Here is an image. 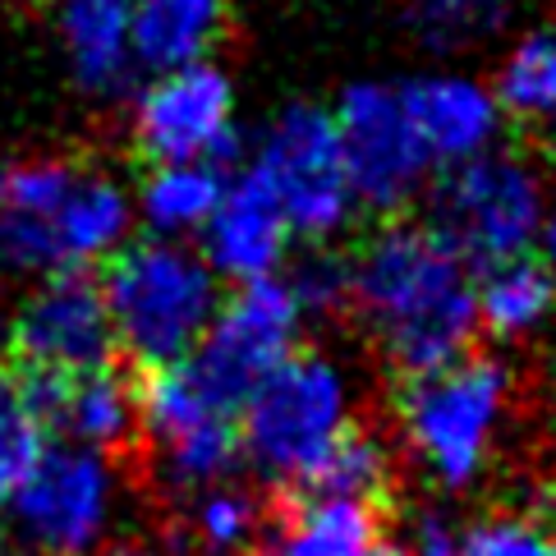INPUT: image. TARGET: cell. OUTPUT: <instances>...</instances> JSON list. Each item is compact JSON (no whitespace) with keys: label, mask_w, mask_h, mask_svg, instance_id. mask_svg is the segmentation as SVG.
Here are the masks:
<instances>
[{"label":"cell","mask_w":556,"mask_h":556,"mask_svg":"<svg viewBox=\"0 0 556 556\" xmlns=\"http://www.w3.org/2000/svg\"><path fill=\"white\" fill-rule=\"evenodd\" d=\"M401 102L424 152L432 156V166L455 170L496 152L506 115L496 106L492 88L473 84V78H460V74L409 78V84H401Z\"/></svg>","instance_id":"cell-13"},{"label":"cell","mask_w":556,"mask_h":556,"mask_svg":"<svg viewBox=\"0 0 556 556\" xmlns=\"http://www.w3.org/2000/svg\"><path fill=\"white\" fill-rule=\"evenodd\" d=\"M5 345H10V327H0V364H5ZM0 377H5V368H0Z\"/></svg>","instance_id":"cell-33"},{"label":"cell","mask_w":556,"mask_h":556,"mask_svg":"<svg viewBox=\"0 0 556 556\" xmlns=\"http://www.w3.org/2000/svg\"><path fill=\"white\" fill-rule=\"evenodd\" d=\"M134 148L152 166L207 162L235 175L244 156V134L235 125V88L216 65H189L156 74L134 102Z\"/></svg>","instance_id":"cell-8"},{"label":"cell","mask_w":556,"mask_h":556,"mask_svg":"<svg viewBox=\"0 0 556 556\" xmlns=\"http://www.w3.org/2000/svg\"><path fill=\"white\" fill-rule=\"evenodd\" d=\"M106 294L115 350H125L138 372L175 368L193 359L207 327L222 313V286L207 257L175 240L125 244L97 276Z\"/></svg>","instance_id":"cell-2"},{"label":"cell","mask_w":556,"mask_h":556,"mask_svg":"<svg viewBox=\"0 0 556 556\" xmlns=\"http://www.w3.org/2000/svg\"><path fill=\"white\" fill-rule=\"evenodd\" d=\"M10 364L55 377H84L115 359V331L102 281L88 271L47 276L10 323Z\"/></svg>","instance_id":"cell-11"},{"label":"cell","mask_w":556,"mask_h":556,"mask_svg":"<svg viewBox=\"0 0 556 556\" xmlns=\"http://www.w3.org/2000/svg\"><path fill=\"white\" fill-rule=\"evenodd\" d=\"M300 327L304 308L286 276L240 286L230 300H222V313L189 359L193 382L203 387L212 409L240 419L249 395L300 350Z\"/></svg>","instance_id":"cell-7"},{"label":"cell","mask_w":556,"mask_h":556,"mask_svg":"<svg viewBox=\"0 0 556 556\" xmlns=\"http://www.w3.org/2000/svg\"><path fill=\"white\" fill-rule=\"evenodd\" d=\"M350 308L405 382L469 359L479 271L428 222H382L350 257Z\"/></svg>","instance_id":"cell-1"},{"label":"cell","mask_w":556,"mask_h":556,"mask_svg":"<svg viewBox=\"0 0 556 556\" xmlns=\"http://www.w3.org/2000/svg\"><path fill=\"white\" fill-rule=\"evenodd\" d=\"M42 455H47V428L18 401L5 368V377H0V506L14 502V492L24 488V479L37 469Z\"/></svg>","instance_id":"cell-25"},{"label":"cell","mask_w":556,"mask_h":556,"mask_svg":"<svg viewBox=\"0 0 556 556\" xmlns=\"http://www.w3.org/2000/svg\"><path fill=\"white\" fill-rule=\"evenodd\" d=\"M556 308V271L543 257H510L502 267H488L479 281V327L496 341H515L547 323Z\"/></svg>","instance_id":"cell-19"},{"label":"cell","mask_w":556,"mask_h":556,"mask_svg":"<svg viewBox=\"0 0 556 556\" xmlns=\"http://www.w3.org/2000/svg\"><path fill=\"white\" fill-rule=\"evenodd\" d=\"M230 175L216 170L207 162L193 166H152V175L138 189V212L152 230V240H175L193 230H207V222L216 216L226 198Z\"/></svg>","instance_id":"cell-18"},{"label":"cell","mask_w":556,"mask_h":556,"mask_svg":"<svg viewBox=\"0 0 556 556\" xmlns=\"http://www.w3.org/2000/svg\"><path fill=\"white\" fill-rule=\"evenodd\" d=\"M409 556H465V529H455L442 510H424L409 529Z\"/></svg>","instance_id":"cell-28"},{"label":"cell","mask_w":556,"mask_h":556,"mask_svg":"<svg viewBox=\"0 0 556 556\" xmlns=\"http://www.w3.org/2000/svg\"><path fill=\"white\" fill-rule=\"evenodd\" d=\"M547 189L539 166L525 152L496 148L479 162H465L442 175L432 189V230L465 257L473 271L525 257L543 235Z\"/></svg>","instance_id":"cell-5"},{"label":"cell","mask_w":556,"mask_h":556,"mask_svg":"<svg viewBox=\"0 0 556 556\" xmlns=\"http://www.w3.org/2000/svg\"><path fill=\"white\" fill-rule=\"evenodd\" d=\"M368 556H409V547H401V543H377Z\"/></svg>","instance_id":"cell-31"},{"label":"cell","mask_w":556,"mask_h":556,"mask_svg":"<svg viewBox=\"0 0 556 556\" xmlns=\"http://www.w3.org/2000/svg\"><path fill=\"white\" fill-rule=\"evenodd\" d=\"M336 129H341L350 189L368 212H401L414 203L432 175V156L414 134L401 88L395 84H354L336 102Z\"/></svg>","instance_id":"cell-10"},{"label":"cell","mask_w":556,"mask_h":556,"mask_svg":"<svg viewBox=\"0 0 556 556\" xmlns=\"http://www.w3.org/2000/svg\"><path fill=\"white\" fill-rule=\"evenodd\" d=\"M226 33V0H134V65L175 74L207 65Z\"/></svg>","instance_id":"cell-16"},{"label":"cell","mask_w":556,"mask_h":556,"mask_svg":"<svg viewBox=\"0 0 556 556\" xmlns=\"http://www.w3.org/2000/svg\"><path fill=\"white\" fill-rule=\"evenodd\" d=\"M539 240H543V263L556 271V207H547V222H543V235H539Z\"/></svg>","instance_id":"cell-30"},{"label":"cell","mask_w":556,"mask_h":556,"mask_svg":"<svg viewBox=\"0 0 556 556\" xmlns=\"http://www.w3.org/2000/svg\"><path fill=\"white\" fill-rule=\"evenodd\" d=\"M189 525H193L198 547H203L207 556H240L244 547L263 543V533H267L257 496L235 488V483L198 492L193 510H189Z\"/></svg>","instance_id":"cell-23"},{"label":"cell","mask_w":556,"mask_h":556,"mask_svg":"<svg viewBox=\"0 0 556 556\" xmlns=\"http://www.w3.org/2000/svg\"><path fill=\"white\" fill-rule=\"evenodd\" d=\"M510 405V368L492 354H469L442 372L414 377L395 395L401 432L442 488H465L483 473L496 428Z\"/></svg>","instance_id":"cell-4"},{"label":"cell","mask_w":556,"mask_h":556,"mask_svg":"<svg viewBox=\"0 0 556 556\" xmlns=\"http://www.w3.org/2000/svg\"><path fill=\"white\" fill-rule=\"evenodd\" d=\"M492 97L515 125L556 121V28H533L506 51Z\"/></svg>","instance_id":"cell-20"},{"label":"cell","mask_w":556,"mask_h":556,"mask_svg":"<svg viewBox=\"0 0 556 556\" xmlns=\"http://www.w3.org/2000/svg\"><path fill=\"white\" fill-rule=\"evenodd\" d=\"M0 556H24V552H18V547H14V539H10V533H5V529H0Z\"/></svg>","instance_id":"cell-32"},{"label":"cell","mask_w":556,"mask_h":556,"mask_svg":"<svg viewBox=\"0 0 556 556\" xmlns=\"http://www.w3.org/2000/svg\"><path fill=\"white\" fill-rule=\"evenodd\" d=\"M465 556H556V533L525 515H492L465 529Z\"/></svg>","instance_id":"cell-27"},{"label":"cell","mask_w":556,"mask_h":556,"mask_svg":"<svg viewBox=\"0 0 556 556\" xmlns=\"http://www.w3.org/2000/svg\"><path fill=\"white\" fill-rule=\"evenodd\" d=\"M61 37L74 78L97 97L134 84V0H61Z\"/></svg>","instance_id":"cell-14"},{"label":"cell","mask_w":556,"mask_h":556,"mask_svg":"<svg viewBox=\"0 0 556 556\" xmlns=\"http://www.w3.org/2000/svg\"><path fill=\"white\" fill-rule=\"evenodd\" d=\"M115 473L106 455L47 446L10 502V539L24 556H88L106 539Z\"/></svg>","instance_id":"cell-9"},{"label":"cell","mask_w":556,"mask_h":556,"mask_svg":"<svg viewBox=\"0 0 556 556\" xmlns=\"http://www.w3.org/2000/svg\"><path fill=\"white\" fill-rule=\"evenodd\" d=\"M350 405L345 368L317 350H294L240 409L244 460H253L271 483L300 492L354 428Z\"/></svg>","instance_id":"cell-3"},{"label":"cell","mask_w":556,"mask_h":556,"mask_svg":"<svg viewBox=\"0 0 556 556\" xmlns=\"http://www.w3.org/2000/svg\"><path fill=\"white\" fill-rule=\"evenodd\" d=\"M286 249H290V222L281 203L263 185V175L253 166H240L230 175L222 207H216V216L203 230L207 267L235 286L271 281V276H281Z\"/></svg>","instance_id":"cell-12"},{"label":"cell","mask_w":556,"mask_h":556,"mask_svg":"<svg viewBox=\"0 0 556 556\" xmlns=\"http://www.w3.org/2000/svg\"><path fill=\"white\" fill-rule=\"evenodd\" d=\"M249 166L263 175V185L281 203L290 235H300L308 244H327L331 235H341L354 207H359V198L350 189L341 129H336V115L327 106H286L267 125Z\"/></svg>","instance_id":"cell-6"},{"label":"cell","mask_w":556,"mask_h":556,"mask_svg":"<svg viewBox=\"0 0 556 556\" xmlns=\"http://www.w3.org/2000/svg\"><path fill=\"white\" fill-rule=\"evenodd\" d=\"M51 428H61L70 446H84L97 455L129 446V437L138 432V377L121 372L115 364L70 377Z\"/></svg>","instance_id":"cell-17"},{"label":"cell","mask_w":556,"mask_h":556,"mask_svg":"<svg viewBox=\"0 0 556 556\" xmlns=\"http://www.w3.org/2000/svg\"><path fill=\"white\" fill-rule=\"evenodd\" d=\"M382 543V506L294 496L263 533V556H368Z\"/></svg>","instance_id":"cell-15"},{"label":"cell","mask_w":556,"mask_h":556,"mask_svg":"<svg viewBox=\"0 0 556 556\" xmlns=\"http://www.w3.org/2000/svg\"><path fill=\"white\" fill-rule=\"evenodd\" d=\"M290 290L300 300L304 317H331V313H345L350 308V257L341 253H313L304 257L290 276Z\"/></svg>","instance_id":"cell-26"},{"label":"cell","mask_w":556,"mask_h":556,"mask_svg":"<svg viewBox=\"0 0 556 556\" xmlns=\"http://www.w3.org/2000/svg\"><path fill=\"white\" fill-rule=\"evenodd\" d=\"M102 556H166L162 547H152V543H138V539H125V543H111Z\"/></svg>","instance_id":"cell-29"},{"label":"cell","mask_w":556,"mask_h":556,"mask_svg":"<svg viewBox=\"0 0 556 556\" xmlns=\"http://www.w3.org/2000/svg\"><path fill=\"white\" fill-rule=\"evenodd\" d=\"M510 0H414L409 28L428 51H465L506 28Z\"/></svg>","instance_id":"cell-24"},{"label":"cell","mask_w":556,"mask_h":556,"mask_svg":"<svg viewBox=\"0 0 556 556\" xmlns=\"http://www.w3.org/2000/svg\"><path fill=\"white\" fill-rule=\"evenodd\" d=\"M387 492H391V451L377 432L354 424L294 496H336V502L382 506Z\"/></svg>","instance_id":"cell-21"},{"label":"cell","mask_w":556,"mask_h":556,"mask_svg":"<svg viewBox=\"0 0 556 556\" xmlns=\"http://www.w3.org/2000/svg\"><path fill=\"white\" fill-rule=\"evenodd\" d=\"M162 455V473L170 488H185V492H207V488H222L235 479V469L244 465V442H240V419H212L198 432L180 437L156 451Z\"/></svg>","instance_id":"cell-22"}]
</instances>
